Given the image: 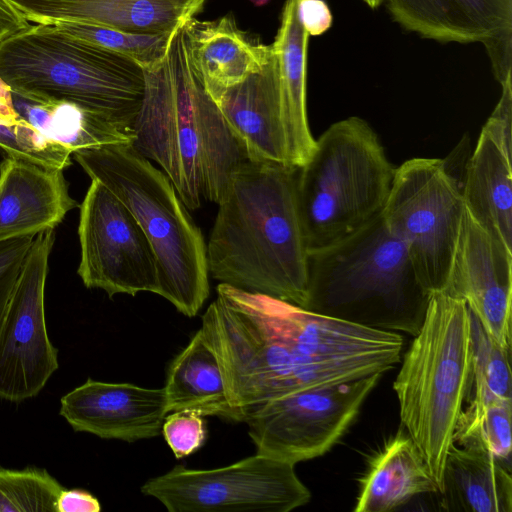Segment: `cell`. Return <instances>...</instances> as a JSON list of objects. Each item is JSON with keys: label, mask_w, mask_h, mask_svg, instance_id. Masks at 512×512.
<instances>
[{"label": "cell", "mask_w": 512, "mask_h": 512, "mask_svg": "<svg viewBox=\"0 0 512 512\" xmlns=\"http://www.w3.org/2000/svg\"><path fill=\"white\" fill-rule=\"evenodd\" d=\"M438 492L414 442L398 433L371 459L360 480L354 511H394L416 496Z\"/></svg>", "instance_id": "cell-23"}, {"label": "cell", "mask_w": 512, "mask_h": 512, "mask_svg": "<svg viewBox=\"0 0 512 512\" xmlns=\"http://www.w3.org/2000/svg\"><path fill=\"white\" fill-rule=\"evenodd\" d=\"M371 9H377L381 4L382 0H362Z\"/></svg>", "instance_id": "cell-41"}, {"label": "cell", "mask_w": 512, "mask_h": 512, "mask_svg": "<svg viewBox=\"0 0 512 512\" xmlns=\"http://www.w3.org/2000/svg\"><path fill=\"white\" fill-rule=\"evenodd\" d=\"M438 494L444 511L511 512L510 468L482 448L453 444Z\"/></svg>", "instance_id": "cell-22"}, {"label": "cell", "mask_w": 512, "mask_h": 512, "mask_svg": "<svg viewBox=\"0 0 512 512\" xmlns=\"http://www.w3.org/2000/svg\"><path fill=\"white\" fill-rule=\"evenodd\" d=\"M298 169L243 163L219 204L206 249L215 280L304 308L309 249L298 205Z\"/></svg>", "instance_id": "cell-2"}, {"label": "cell", "mask_w": 512, "mask_h": 512, "mask_svg": "<svg viewBox=\"0 0 512 512\" xmlns=\"http://www.w3.org/2000/svg\"><path fill=\"white\" fill-rule=\"evenodd\" d=\"M392 19L422 38L487 44L512 31V0H382Z\"/></svg>", "instance_id": "cell-19"}, {"label": "cell", "mask_w": 512, "mask_h": 512, "mask_svg": "<svg viewBox=\"0 0 512 512\" xmlns=\"http://www.w3.org/2000/svg\"><path fill=\"white\" fill-rule=\"evenodd\" d=\"M395 168L362 118L333 123L298 169L297 197L310 251L332 245L378 216Z\"/></svg>", "instance_id": "cell-7"}, {"label": "cell", "mask_w": 512, "mask_h": 512, "mask_svg": "<svg viewBox=\"0 0 512 512\" xmlns=\"http://www.w3.org/2000/svg\"><path fill=\"white\" fill-rule=\"evenodd\" d=\"M59 413L76 432L135 442L161 433L167 415L165 392L88 378L62 396Z\"/></svg>", "instance_id": "cell-15"}, {"label": "cell", "mask_w": 512, "mask_h": 512, "mask_svg": "<svg viewBox=\"0 0 512 512\" xmlns=\"http://www.w3.org/2000/svg\"><path fill=\"white\" fill-rule=\"evenodd\" d=\"M72 156L142 228L157 260L158 295L183 315L196 316L210 291L206 243L169 177L132 144L79 149Z\"/></svg>", "instance_id": "cell-5"}, {"label": "cell", "mask_w": 512, "mask_h": 512, "mask_svg": "<svg viewBox=\"0 0 512 512\" xmlns=\"http://www.w3.org/2000/svg\"><path fill=\"white\" fill-rule=\"evenodd\" d=\"M19 117L50 139L75 150L111 144H133V130L121 128L68 103H41L14 93Z\"/></svg>", "instance_id": "cell-26"}, {"label": "cell", "mask_w": 512, "mask_h": 512, "mask_svg": "<svg viewBox=\"0 0 512 512\" xmlns=\"http://www.w3.org/2000/svg\"><path fill=\"white\" fill-rule=\"evenodd\" d=\"M413 337L393 389L401 423L440 492L445 460L472 387L471 318L465 301L445 291L431 293Z\"/></svg>", "instance_id": "cell-6"}, {"label": "cell", "mask_w": 512, "mask_h": 512, "mask_svg": "<svg viewBox=\"0 0 512 512\" xmlns=\"http://www.w3.org/2000/svg\"><path fill=\"white\" fill-rule=\"evenodd\" d=\"M191 67L210 97L261 70L272 58L265 45L240 29L231 14L185 24Z\"/></svg>", "instance_id": "cell-20"}, {"label": "cell", "mask_w": 512, "mask_h": 512, "mask_svg": "<svg viewBox=\"0 0 512 512\" xmlns=\"http://www.w3.org/2000/svg\"><path fill=\"white\" fill-rule=\"evenodd\" d=\"M305 309L414 336L431 293L381 213L348 237L309 252Z\"/></svg>", "instance_id": "cell-3"}, {"label": "cell", "mask_w": 512, "mask_h": 512, "mask_svg": "<svg viewBox=\"0 0 512 512\" xmlns=\"http://www.w3.org/2000/svg\"><path fill=\"white\" fill-rule=\"evenodd\" d=\"M211 98L250 160L288 164L274 55L261 70Z\"/></svg>", "instance_id": "cell-18"}, {"label": "cell", "mask_w": 512, "mask_h": 512, "mask_svg": "<svg viewBox=\"0 0 512 512\" xmlns=\"http://www.w3.org/2000/svg\"><path fill=\"white\" fill-rule=\"evenodd\" d=\"M300 0H285L273 44L281 117L288 164L301 167L312 153L315 140L307 116V52L309 35L298 12Z\"/></svg>", "instance_id": "cell-21"}, {"label": "cell", "mask_w": 512, "mask_h": 512, "mask_svg": "<svg viewBox=\"0 0 512 512\" xmlns=\"http://www.w3.org/2000/svg\"><path fill=\"white\" fill-rule=\"evenodd\" d=\"M166 412H192L238 422L228 402L219 362L201 329L172 360L163 387Z\"/></svg>", "instance_id": "cell-25"}, {"label": "cell", "mask_w": 512, "mask_h": 512, "mask_svg": "<svg viewBox=\"0 0 512 512\" xmlns=\"http://www.w3.org/2000/svg\"><path fill=\"white\" fill-rule=\"evenodd\" d=\"M472 373L471 403L512 401L511 351L496 343L470 312Z\"/></svg>", "instance_id": "cell-29"}, {"label": "cell", "mask_w": 512, "mask_h": 512, "mask_svg": "<svg viewBox=\"0 0 512 512\" xmlns=\"http://www.w3.org/2000/svg\"><path fill=\"white\" fill-rule=\"evenodd\" d=\"M161 433L177 459L197 451L205 442L206 429L202 416L192 412L166 415Z\"/></svg>", "instance_id": "cell-33"}, {"label": "cell", "mask_w": 512, "mask_h": 512, "mask_svg": "<svg viewBox=\"0 0 512 512\" xmlns=\"http://www.w3.org/2000/svg\"><path fill=\"white\" fill-rule=\"evenodd\" d=\"M463 214L461 185L445 160L412 158L395 168L381 215L429 293L445 288Z\"/></svg>", "instance_id": "cell-9"}, {"label": "cell", "mask_w": 512, "mask_h": 512, "mask_svg": "<svg viewBox=\"0 0 512 512\" xmlns=\"http://www.w3.org/2000/svg\"><path fill=\"white\" fill-rule=\"evenodd\" d=\"M0 77L22 98L72 104L129 130L145 89L135 61L43 23L0 43Z\"/></svg>", "instance_id": "cell-4"}, {"label": "cell", "mask_w": 512, "mask_h": 512, "mask_svg": "<svg viewBox=\"0 0 512 512\" xmlns=\"http://www.w3.org/2000/svg\"><path fill=\"white\" fill-rule=\"evenodd\" d=\"M99 500L82 489H63L56 501V512H99Z\"/></svg>", "instance_id": "cell-38"}, {"label": "cell", "mask_w": 512, "mask_h": 512, "mask_svg": "<svg viewBox=\"0 0 512 512\" xmlns=\"http://www.w3.org/2000/svg\"><path fill=\"white\" fill-rule=\"evenodd\" d=\"M63 489L45 469L0 466V512H56Z\"/></svg>", "instance_id": "cell-31"}, {"label": "cell", "mask_w": 512, "mask_h": 512, "mask_svg": "<svg viewBox=\"0 0 512 512\" xmlns=\"http://www.w3.org/2000/svg\"><path fill=\"white\" fill-rule=\"evenodd\" d=\"M501 97L487 119L484 129L498 146L508 155L511 152V124H512V79L511 75L501 84Z\"/></svg>", "instance_id": "cell-35"}, {"label": "cell", "mask_w": 512, "mask_h": 512, "mask_svg": "<svg viewBox=\"0 0 512 512\" xmlns=\"http://www.w3.org/2000/svg\"><path fill=\"white\" fill-rule=\"evenodd\" d=\"M298 12L308 35H322L332 26L333 16L325 0H300Z\"/></svg>", "instance_id": "cell-36"}, {"label": "cell", "mask_w": 512, "mask_h": 512, "mask_svg": "<svg viewBox=\"0 0 512 512\" xmlns=\"http://www.w3.org/2000/svg\"><path fill=\"white\" fill-rule=\"evenodd\" d=\"M216 291L200 329L238 422L276 397L346 380V340L337 320L224 283Z\"/></svg>", "instance_id": "cell-1"}, {"label": "cell", "mask_w": 512, "mask_h": 512, "mask_svg": "<svg viewBox=\"0 0 512 512\" xmlns=\"http://www.w3.org/2000/svg\"><path fill=\"white\" fill-rule=\"evenodd\" d=\"M78 275L87 288L135 296L158 294V267L142 228L123 202L97 180L80 205Z\"/></svg>", "instance_id": "cell-12"}, {"label": "cell", "mask_w": 512, "mask_h": 512, "mask_svg": "<svg viewBox=\"0 0 512 512\" xmlns=\"http://www.w3.org/2000/svg\"><path fill=\"white\" fill-rule=\"evenodd\" d=\"M382 376L304 388L258 406L244 420L256 453L293 465L322 456L344 435Z\"/></svg>", "instance_id": "cell-11"}, {"label": "cell", "mask_w": 512, "mask_h": 512, "mask_svg": "<svg viewBox=\"0 0 512 512\" xmlns=\"http://www.w3.org/2000/svg\"><path fill=\"white\" fill-rule=\"evenodd\" d=\"M198 120L202 193L219 205L236 171L250 159L201 82L198 89Z\"/></svg>", "instance_id": "cell-27"}, {"label": "cell", "mask_w": 512, "mask_h": 512, "mask_svg": "<svg viewBox=\"0 0 512 512\" xmlns=\"http://www.w3.org/2000/svg\"><path fill=\"white\" fill-rule=\"evenodd\" d=\"M443 291L464 300L487 334L511 351L512 249L465 208Z\"/></svg>", "instance_id": "cell-14"}, {"label": "cell", "mask_w": 512, "mask_h": 512, "mask_svg": "<svg viewBox=\"0 0 512 512\" xmlns=\"http://www.w3.org/2000/svg\"><path fill=\"white\" fill-rule=\"evenodd\" d=\"M66 33L138 63L144 70L159 63L166 55L171 34H134L100 25L80 22H55Z\"/></svg>", "instance_id": "cell-30"}, {"label": "cell", "mask_w": 512, "mask_h": 512, "mask_svg": "<svg viewBox=\"0 0 512 512\" xmlns=\"http://www.w3.org/2000/svg\"><path fill=\"white\" fill-rule=\"evenodd\" d=\"M28 21L80 22L134 34H171L206 0H9Z\"/></svg>", "instance_id": "cell-16"}, {"label": "cell", "mask_w": 512, "mask_h": 512, "mask_svg": "<svg viewBox=\"0 0 512 512\" xmlns=\"http://www.w3.org/2000/svg\"><path fill=\"white\" fill-rule=\"evenodd\" d=\"M21 120L14 108L12 90L0 77V122L15 124Z\"/></svg>", "instance_id": "cell-40"}, {"label": "cell", "mask_w": 512, "mask_h": 512, "mask_svg": "<svg viewBox=\"0 0 512 512\" xmlns=\"http://www.w3.org/2000/svg\"><path fill=\"white\" fill-rule=\"evenodd\" d=\"M33 239L25 235L0 241V323Z\"/></svg>", "instance_id": "cell-34"}, {"label": "cell", "mask_w": 512, "mask_h": 512, "mask_svg": "<svg viewBox=\"0 0 512 512\" xmlns=\"http://www.w3.org/2000/svg\"><path fill=\"white\" fill-rule=\"evenodd\" d=\"M54 229L34 236L0 323V398L22 402L37 396L58 369L44 307Z\"/></svg>", "instance_id": "cell-13"}, {"label": "cell", "mask_w": 512, "mask_h": 512, "mask_svg": "<svg viewBox=\"0 0 512 512\" xmlns=\"http://www.w3.org/2000/svg\"><path fill=\"white\" fill-rule=\"evenodd\" d=\"M465 210L512 249V157L481 130L461 185Z\"/></svg>", "instance_id": "cell-24"}, {"label": "cell", "mask_w": 512, "mask_h": 512, "mask_svg": "<svg viewBox=\"0 0 512 512\" xmlns=\"http://www.w3.org/2000/svg\"><path fill=\"white\" fill-rule=\"evenodd\" d=\"M294 467L256 453L215 469L176 465L140 490L170 512H289L311 499Z\"/></svg>", "instance_id": "cell-10"}, {"label": "cell", "mask_w": 512, "mask_h": 512, "mask_svg": "<svg viewBox=\"0 0 512 512\" xmlns=\"http://www.w3.org/2000/svg\"><path fill=\"white\" fill-rule=\"evenodd\" d=\"M484 46L495 78L502 84L512 71V31L498 35Z\"/></svg>", "instance_id": "cell-37"}, {"label": "cell", "mask_w": 512, "mask_h": 512, "mask_svg": "<svg viewBox=\"0 0 512 512\" xmlns=\"http://www.w3.org/2000/svg\"><path fill=\"white\" fill-rule=\"evenodd\" d=\"M77 203L62 170L7 156L0 164V241L54 229Z\"/></svg>", "instance_id": "cell-17"}, {"label": "cell", "mask_w": 512, "mask_h": 512, "mask_svg": "<svg viewBox=\"0 0 512 512\" xmlns=\"http://www.w3.org/2000/svg\"><path fill=\"white\" fill-rule=\"evenodd\" d=\"M145 89L135 118L133 147L156 162L186 207H200L198 89L187 50L185 24L173 35L165 57L145 69Z\"/></svg>", "instance_id": "cell-8"}, {"label": "cell", "mask_w": 512, "mask_h": 512, "mask_svg": "<svg viewBox=\"0 0 512 512\" xmlns=\"http://www.w3.org/2000/svg\"><path fill=\"white\" fill-rule=\"evenodd\" d=\"M29 26V21L9 0H0V43Z\"/></svg>", "instance_id": "cell-39"}, {"label": "cell", "mask_w": 512, "mask_h": 512, "mask_svg": "<svg viewBox=\"0 0 512 512\" xmlns=\"http://www.w3.org/2000/svg\"><path fill=\"white\" fill-rule=\"evenodd\" d=\"M0 148L8 156L37 165L64 170L71 164L72 150L56 142L23 119L15 124L0 122Z\"/></svg>", "instance_id": "cell-32"}, {"label": "cell", "mask_w": 512, "mask_h": 512, "mask_svg": "<svg viewBox=\"0 0 512 512\" xmlns=\"http://www.w3.org/2000/svg\"><path fill=\"white\" fill-rule=\"evenodd\" d=\"M512 401L469 403L456 424L453 441L479 447L510 468Z\"/></svg>", "instance_id": "cell-28"}, {"label": "cell", "mask_w": 512, "mask_h": 512, "mask_svg": "<svg viewBox=\"0 0 512 512\" xmlns=\"http://www.w3.org/2000/svg\"><path fill=\"white\" fill-rule=\"evenodd\" d=\"M250 1L257 6H262L266 3H268L269 0H250Z\"/></svg>", "instance_id": "cell-42"}]
</instances>
